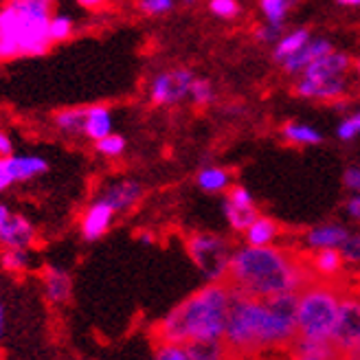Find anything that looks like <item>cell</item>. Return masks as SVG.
Instances as JSON below:
<instances>
[{"instance_id":"cell-45","label":"cell","mask_w":360,"mask_h":360,"mask_svg":"<svg viewBox=\"0 0 360 360\" xmlns=\"http://www.w3.org/2000/svg\"><path fill=\"white\" fill-rule=\"evenodd\" d=\"M5 334H7V308H5V303L0 301V343L5 340Z\"/></svg>"},{"instance_id":"cell-12","label":"cell","mask_w":360,"mask_h":360,"mask_svg":"<svg viewBox=\"0 0 360 360\" xmlns=\"http://www.w3.org/2000/svg\"><path fill=\"white\" fill-rule=\"evenodd\" d=\"M99 198L110 205L117 213H125L143 198V187L136 183V180L123 178V180H115V183H108L101 189Z\"/></svg>"},{"instance_id":"cell-44","label":"cell","mask_w":360,"mask_h":360,"mask_svg":"<svg viewBox=\"0 0 360 360\" xmlns=\"http://www.w3.org/2000/svg\"><path fill=\"white\" fill-rule=\"evenodd\" d=\"M345 209H347V215H349V218L360 220V193L354 195V198H349L347 205H345Z\"/></svg>"},{"instance_id":"cell-41","label":"cell","mask_w":360,"mask_h":360,"mask_svg":"<svg viewBox=\"0 0 360 360\" xmlns=\"http://www.w3.org/2000/svg\"><path fill=\"white\" fill-rule=\"evenodd\" d=\"M13 178H11V172H9V165H7V158L0 156V193L7 191L9 187H13Z\"/></svg>"},{"instance_id":"cell-22","label":"cell","mask_w":360,"mask_h":360,"mask_svg":"<svg viewBox=\"0 0 360 360\" xmlns=\"http://www.w3.org/2000/svg\"><path fill=\"white\" fill-rule=\"evenodd\" d=\"M281 134H283L285 141L297 143V146H319V143H323L321 132L314 130L312 125H308V123L290 121V123H285L281 128Z\"/></svg>"},{"instance_id":"cell-2","label":"cell","mask_w":360,"mask_h":360,"mask_svg":"<svg viewBox=\"0 0 360 360\" xmlns=\"http://www.w3.org/2000/svg\"><path fill=\"white\" fill-rule=\"evenodd\" d=\"M226 281L236 292L257 299L295 292L308 283L303 266L288 250L273 244H248L236 250L229 262Z\"/></svg>"},{"instance_id":"cell-6","label":"cell","mask_w":360,"mask_h":360,"mask_svg":"<svg viewBox=\"0 0 360 360\" xmlns=\"http://www.w3.org/2000/svg\"><path fill=\"white\" fill-rule=\"evenodd\" d=\"M187 250L207 281L226 279V270L233 253H229V246L222 238L211 236V233H195V236L187 240Z\"/></svg>"},{"instance_id":"cell-16","label":"cell","mask_w":360,"mask_h":360,"mask_svg":"<svg viewBox=\"0 0 360 360\" xmlns=\"http://www.w3.org/2000/svg\"><path fill=\"white\" fill-rule=\"evenodd\" d=\"M345 93V79L332 77V79H312L305 77L297 84V95L310 97V99H336Z\"/></svg>"},{"instance_id":"cell-5","label":"cell","mask_w":360,"mask_h":360,"mask_svg":"<svg viewBox=\"0 0 360 360\" xmlns=\"http://www.w3.org/2000/svg\"><path fill=\"white\" fill-rule=\"evenodd\" d=\"M340 295L326 283H305L299 290L297 305V338L330 340L336 316H338Z\"/></svg>"},{"instance_id":"cell-3","label":"cell","mask_w":360,"mask_h":360,"mask_svg":"<svg viewBox=\"0 0 360 360\" xmlns=\"http://www.w3.org/2000/svg\"><path fill=\"white\" fill-rule=\"evenodd\" d=\"M233 288L224 281H209L198 292L178 303L158 323V340L174 343H198V340H222Z\"/></svg>"},{"instance_id":"cell-38","label":"cell","mask_w":360,"mask_h":360,"mask_svg":"<svg viewBox=\"0 0 360 360\" xmlns=\"http://www.w3.org/2000/svg\"><path fill=\"white\" fill-rule=\"evenodd\" d=\"M226 200L233 202V205H240V207H250V205H255L253 202V195H250L248 189L244 187H233L226 195Z\"/></svg>"},{"instance_id":"cell-18","label":"cell","mask_w":360,"mask_h":360,"mask_svg":"<svg viewBox=\"0 0 360 360\" xmlns=\"http://www.w3.org/2000/svg\"><path fill=\"white\" fill-rule=\"evenodd\" d=\"M349 236V231L340 224H321L308 231L305 236V242H308L310 248L321 250V248H338L345 242V238Z\"/></svg>"},{"instance_id":"cell-51","label":"cell","mask_w":360,"mask_h":360,"mask_svg":"<svg viewBox=\"0 0 360 360\" xmlns=\"http://www.w3.org/2000/svg\"><path fill=\"white\" fill-rule=\"evenodd\" d=\"M356 70H358V75H360V60L356 62Z\"/></svg>"},{"instance_id":"cell-7","label":"cell","mask_w":360,"mask_h":360,"mask_svg":"<svg viewBox=\"0 0 360 360\" xmlns=\"http://www.w3.org/2000/svg\"><path fill=\"white\" fill-rule=\"evenodd\" d=\"M330 340L338 354L345 356L360 347V295H340L338 316Z\"/></svg>"},{"instance_id":"cell-49","label":"cell","mask_w":360,"mask_h":360,"mask_svg":"<svg viewBox=\"0 0 360 360\" xmlns=\"http://www.w3.org/2000/svg\"><path fill=\"white\" fill-rule=\"evenodd\" d=\"M183 3H185V5H195L198 0H183Z\"/></svg>"},{"instance_id":"cell-29","label":"cell","mask_w":360,"mask_h":360,"mask_svg":"<svg viewBox=\"0 0 360 360\" xmlns=\"http://www.w3.org/2000/svg\"><path fill=\"white\" fill-rule=\"evenodd\" d=\"M343 268V255L336 248H321L314 257V270L323 277H332Z\"/></svg>"},{"instance_id":"cell-11","label":"cell","mask_w":360,"mask_h":360,"mask_svg":"<svg viewBox=\"0 0 360 360\" xmlns=\"http://www.w3.org/2000/svg\"><path fill=\"white\" fill-rule=\"evenodd\" d=\"M42 290L51 305H64L73 297V275L58 264H49L42 273Z\"/></svg>"},{"instance_id":"cell-17","label":"cell","mask_w":360,"mask_h":360,"mask_svg":"<svg viewBox=\"0 0 360 360\" xmlns=\"http://www.w3.org/2000/svg\"><path fill=\"white\" fill-rule=\"evenodd\" d=\"M330 51H332V44L328 40H310L301 51H297L295 56L283 60L281 64L285 68V73H301V70L308 68L316 58L326 56Z\"/></svg>"},{"instance_id":"cell-30","label":"cell","mask_w":360,"mask_h":360,"mask_svg":"<svg viewBox=\"0 0 360 360\" xmlns=\"http://www.w3.org/2000/svg\"><path fill=\"white\" fill-rule=\"evenodd\" d=\"M297 0H259V9L266 15L268 22L273 25H283L288 11L295 7Z\"/></svg>"},{"instance_id":"cell-28","label":"cell","mask_w":360,"mask_h":360,"mask_svg":"<svg viewBox=\"0 0 360 360\" xmlns=\"http://www.w3.org/2000/svg\"><path fill=\"white\" fill-rule=\"evenodd\" d=\"M189 352V360H218L226 354L222 340H198V343H185Z\"/></svg>"},{"instance_id":"cell-50","label":"cell","mask_w":360,"mask_h":360,"mask_svg":"<svg viewBox=\"0 0 360 360\" xmlns=\"http://www.w3.org/2000/svg\"><path fill=\"white\" fill-rule=\"evenodd\" d=\"M42 3H46V5H53V3H58V0H42Z\"/></svg>"},{"instance_id":"cell-15","label":"cell","mask_w":360,"mask_h":360,"mask_svg":"<svg viewBox=\"0 0 360 360\" xmlns=\"http://www.w3.org/2000/svg\"><path fill=\"white\" fill-rule=\"evenodd\" d=\"M86 115H84V136L90 141H99L105 134L112 132V110L103 103H93V105H86L84 108Z\"/></svg>"},{"instance_id":"cell-24","label":"cell","mask_w":360,"mask_h":360,"mask_svg":"<svg viewBox=\"0 0 360 360\" xmlns=\"http://www.w3.org/2000/svg\"><path fill=\"white\" fill-rule=\"evenodd\" d=\"M75 33V18L68 13H53L49 20V40L51 44L68 42Z\"/></svg>"},{"instance_id":"cell-32","label":"cell","mask_w":360,"mask_h":360,"mask_svg":"<svg viewBox=\"0 0 360 360\" xmlns=\"http://www.w3.org/2000/svg\"><path fill=\"white\" fill-rule=\"evenodd\" d=\"M158 360H189V352L185 343H174V340H160V345L154 352Z\"/></svg>"},{"instance_id":"cell-36","label":"cell","mask_w":360,"mask_h":360,"mask_svg":"<svg viewBox=\"0 0 360 360\" xmlns=\"http://www.w3.org/2000/svg\"><path fill=\"white\" fill-rule=\"evenodd\" d=\"M174 0H139V9L146 15H163L174 9Z\"/></svg>"},{"instance_id":"cell-9","label":"cell","mask_w":360,"mask_h":360,"mask_svg":"<svg viewBox=\"0 0 360 360\" xmlns=\"http://www.w3.org/2000/svg\"><path fill=\"white\" fill-rule=\"evenodd\" d=\"M193 75L187 68H172L158 73L150 84V101L154 105H174L189 97Z\"/></svg>"},{"instance_id":"cell-20","label":"cell","mask_w":360,"mask_h":360,"mask_svg":"<svg viewBox=\"0 0 360 360\" xmlns=\"http://www.w3.org/2000/svg\"><path fill=\"white\" fill-rule=\"evenodd\" d=\"M84 108H64L53 115V128L68 139L84 136Z\"/></svg>"},{"instance_id":"cell-39","label":"cell","mask_w":360,"mask_h":360,"mask_svg":"<svg viewBox=\"0 0 360 360\" xmlns=\"http://www.w3.org/2000/svg\"><path fill=\"white\" fill-rule=\"evenodd\" d=\"M281 33H283V25L268 22L266 27L257 29V40H262V42H277L281 38Z\"/></svg>"},{"instance_id":"cell-42","label":"cell","mask_w":360,"mask_h":360,"mask_svg":"<svg viewBox=\"0 0 360 360\" xmlns=\"http://www.w3.org/2000/svg\"><path fill=\"white\" fill-rule=\"evenodd\" d=\"M77 7L86 9V11H99L108 5V0H75Z\"/></svg>"},{"instance_id":"cell-37","label":"cell","mask_w":360,"mask_h":360,"mask_svg":"<svg viewBox=\"0 0 360 360\" xmlns=\"http://www.w3.org/2000/svg\"><path fill=\"white\" fill-rule=\"evenodd\" d=\"M360 134V112L347 117L343 123L338 125V139L340 141H352Z\"/></svg>"},{"instance_id":"cell-43","label":"cell","mask_w":360,"mask_h":360,"mask_svg":"<svg viewBox=\"0 0 360 360\" xmlns=\"http://www.w3.org/2000/svg\"><path fill=\"white\" fill-rule=\"evenodd\" d=\"M11 152H13V141L3 128H0V156H7Z\"/></svg>"},{"instance_id":"cell-4","label":"cell","mask_w":360,"mask_h":360,"mask_svg":"<svg viewBox=\"0 0 360 360\" xmlns=\"http://www.w3.org/2000/svg\"><path fill=\"white\" fill-rule=\"evenodd\" d=\"M51 15L42 0H7L0 7V62L46 56Z\"/></svg>"},{"instance_id":"cell-40","label":"cell","mask_w":360,"mask_h":360,"mask_svg":"<svg viewBox=\"0 0 360 360\" xmlns=\"http://www.w3.org/2000/svg\"><path fill=\"white\" fill-rule=\"evenodd\" d=\"M343 183L349 191L354 193H360V167H349L345 174H343Z\"/></svg>"},{"instance_id":"cell-10","label":"cell","mask_w":360,"mask_h":360,"mask_svg":"<svg viewBox=\"0 0 360 360\" xmlns=\"http://www.w3.org/2000/svg\"><path fill=\"white\" fill-rule=\"evenodd\" d=\"M115 218H117V211L97 195L82 213V220H79L82 238L86 242H99L105 233L112 229Z\"/></svg>"},{"instance_id":"cell-25","label":"cell","mask_w":360,"mask_h":360,"mask_svg":"<svg viewBox=\"0 0 360 360\" xmlns=\"http://www.w3.org/2000/svg\"><path fill=\"white\" fill-rule=\"evenodd\" d=\"M0 266L11 275H22L31 268L29 248H3L0 253Z\"/></svg>"},{"instance_id":"cell-48","label":"cell","mask_w":360,"mask_h":360,"mask_svg":"<svg viewBox=\"0 0 360 360\" xmlns=\"http://www.w3.org/2000/svg\"><path fill=\"white\" fill-rule=\"evenodd\" d=\"M141 240L146 242V244H150V242H152V236H141Z\"/></svg>"},{"instance_id":"cell-23","label":"cell","mask_w":360,"mask_h":360,"mask_svg":"<svg viewBox=\"0 0 360 360\" xmlns=\"http://www.w3.org/2000/svg\"><path fill=\"white\" fill-rule=\"evenodd\" d=\"M279 236V226L277 222L268 220V218H255V222L246 229V242L253 246H268L273 244Z\"/></svg>"},{"instance_id":"cell-35","label":"cell","mask_w":360,"mask_h":360,"mask_svg":"<svg viewBox=\"0 0 360 360\" xmlns=\"http://www.w3.org/2000/svg\"><path fill=\"white\" fill-rule=\"evenodd\" d=\"M340 255H343L345 262L349 264H360V236H349L345 238V242L338 246Z\"/></svg>"},{"instance_id":"cell-34","label":"cell","mask_w":360,"mask_h":360,"mask_svg":"<svg viewBox=\"0 0 360 360\" xmlns=\"http://www.w3.org/2000/svg\"><path fill=\"white\" fill-rule=\"evenodd\" d=\"M209 9L213 15L218 18H224V20H229V18H236L240 13V3L238 0H211L209 3Z\"/></svg>"},{"instance_id":"cell-14","label":"cell","mask_w":360,"mask_h":360,"mask_svg":"<svg viewBox=\"0 0 360 360\" xmlns=\"http://www.w3.org/2000/svg\"><path fill=\"white\" fill-rule=\"evenodd\" d=\"M349 58L345 53H336L330 51L326 56L316 58L308 68L303 70L305 77H312V79H332V77H343L349 68Z\"/></svg>"},{"instance_id":"cell-19","label":"cell","mask_w":360,"mask_h":360,"mask_svg":"<svg viewBox=\"0 0 360 360\" xmlns=\"http://www.w3.org/2000/svg\"><path fill=\"white\" fill-rule=\"evenodd\" d=\"M292 354L303 360H332L338 356V349L332 340H312V338H295Z\"/></svg>"},{"instance_id":"cell-47","label":"cell","mask_w":360,"mask_h":360,"mask_svg":"<svg viewBox=\"0 0 360 360\" xmlns=\"http://www.w3.org/2000/svg\"><path fill=\"white\" fill-rule=\"evenodd\" d=\"M349 358H360V347H356V349L349 354Z\"/></svg>"},{"instance_id":"cell-21","label":"cell","mask_w":360,"mask_h":360,"mask_svg":"<svg viewBox=\"0 0 360 360\" xmlns=\"http://www.w3.org/2000/svg\"><path fill=\"white\" fill-rule=\"evenodd\" d=\"M310 40L312 38H310V31L308 29H295V31H290L288 35H281V38L277 40L273 56H275L277 62H283V60H288L290 56H295L297 51H301Z\"/></svg>"},{"instance_id":"cell-27","label":"cell","mask_w":360,"mask_h":360,"mask_svg":"<svg viewBox=\"0 0 360 360\" xmlns=\"http://www.w3.org/2000/svg\"><path fill=\"white\" fill-rule=\"evenodd\" d=\"M198 187H200L202 191L207 193H220L229 187L231 183V176L229 172L220 169V167H207L202 169L200 174H198Z\"/></svg>"},{"instance_id":"cell-13","label":"cell","mask_w":360,"mask_h":360,"mask_svg":"<svg viewBox=\"0 0 360 360\" xmlns=\"http://www.w3.org/2000/svg\"><path fill=\"white\" fill-rule=\"evenodd\" d=\"M7 165L11 172L13 183H31V180L40 178L49 172V160L40 154H7Z\"/></svg>"},{"instance_id":"cell-26","label":"cell","mask_w":360,"mask_h":360,"mask_svg":"<svg viewBox=\"0 0 360 360\" xmlns=\"http://www.w3.org/2000/svg\"><path fill=\"white\" fill-rule=\"evenodd\" d=\"M224 215H226V220L229 224L236 229V231H246L250 224L255 222L257 218V209L255 205H250V207H240V205H233L229 200H224Z\"/></svg>"},{"instance_id":"cell-1","label":"cell","mask_w":360,"mask_h":360,"mask_svg":"<svg viewBox=\"0 0 360 360\" xmlns=\"http://www.w3.org/2000/svg\"><path fill=\"white\" fill-rule=\"evenodd\" d=\"M299 290L275 297H248L233 290L222 343L226 354L244 356L292 345L297 338Z\"/></svg>"},{"instance_id":"cell-8","label":"cell","mask_w":360,"mask_h":360,"mask_svg":"<svg viewBox=\"0 0 360 360\" xmlns=\"http://www.w3.org/2000/svg\"><path fill=\"white\" fill-rule=\"evenodd\" d=\"M38 240V229L25 218L22 213L13 211L9 205L0 202V246L3 248H31Z\"/></svg>"},{"instance_id":"cell-46","label":"cell","mask_w":360,"mask_h":360,"mask_svg":"<svg viewBox=\"0 0 360 360\" xmlns=\"http://www.w3.org/2000/svg\"><path fill=\"white\" fill-rule=\"evenodd\" d=\"M336 3L343 7H360V0H336Z\"/></svg>"},{"instance_id":"cell-31","label":"cell","mask_w":360,"mask_h":360,"mask_svg":"<svg viewBox=\"0 0 360 360\" xmlns=\"http://www.w3.org/2000/svg\"><path fill=\"white\" fill-rule=\"evenodd\" d=\"M125 146H128L125 139L121 134H115V132H110V134H105L103 139L95 141V150L101 156H105V158H119L125 152Z\"/></svg>"},{"instance_id":"cell-33","label":"cell","mask_w":360,"mask_h":360,"mask_svg":"<svg viewBox=\"0 0 360 360\" xmlns=\"http://www.w3.org/2000/svg\"><path fill=\"white\" fill-rule=\"evenodd\" d=\"M189 99L195 105H209L213 101V86L207 79H195L193 77L191 88H189Z\"/></svg>"}]
</instances>
